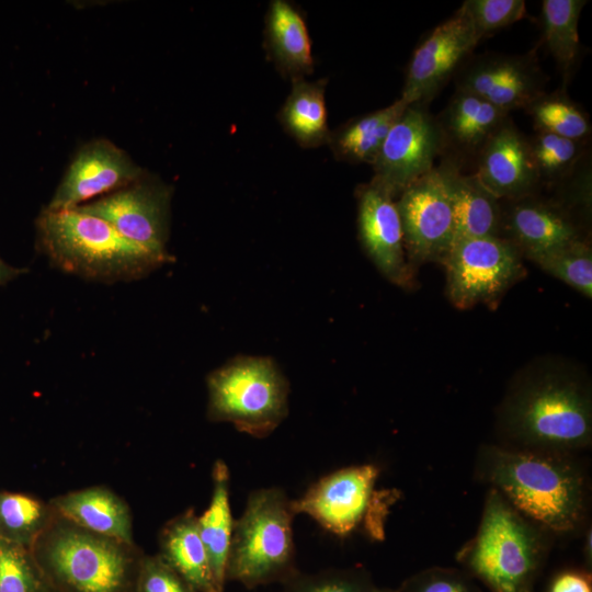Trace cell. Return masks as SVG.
I'll return each instance as SVG.
<instances>
[{
    "mask_svg": "<svg viewBox=\"0 0 592 592\" xmlns=\"http://www.w3.org/2000/svg\"><path fill=\"white\" fill-rule=\"evenodd\" d=\"M32 548L0 539V592H48Z\"/></svg>",
    "mask_w": 592,
    "mask_h": 592,
    "instance_id": "32",
    "label": "cell"
},
{
    "mask_svg": "<svg viewBox=\"0 0 592 592\" xmlns=\"http://www.w3.org/2000/svg\"><path fill=\"white\" fill-rule=\"evenodd\" d=\"M48 592H58L56 591L55 589L50 588V590Z\"/></svg>",
    "mask_w": 592,
    "mask_h": 592,
    "instance_id": "40",
    "label": "cell"
},
{
    "mask_svg": "<svg viewBox=\"0 0 592 592\" xmlns=\"http://www.w3.org/2000/svg\"><path fill=\"white\" fill-rule=\"evenodd\" d=\"M265 45L281 75L292 80L314 71L311 41L303 14L286 0H273L265 15Z\"/></svg>",
    "mask_w": 592,
    "mask_h": 592,
    "instance_id": "21",
    "label": "cell"
},
{
    "mask_svg": "<svg viewBox=\"0 0 592 592\" xmlns=\"http://www.w3.org/2000/svg\"><path fill=\"white\" fill-rule=\"evenodd\" d=\"M435 117L442 140L441 161L465 171L469 164L474 167L483 145L510 114L473 93L455 90Z\"/></svg>",
    "mask_w": 592,
    "mask_h": 592,
    "instance_id": "19",
    "label": "cell"
},
{
    "mask_svg": "<svg viewBox=\"0 0 592 592\" xmlns=\"http://www.w3.org/2000/svg\"><path fill=\"white\" fill-rule=\"evenodd\" d=\"M291 82V92L278 113L281 125L301 147L328 145L331 130L326 106L327 79L300 78Z\"/></svg>",
    "mask_w": 592,
    "mask_h": 592,
    "instance_id": "24",
    "label": "cell"
},
{
    "mask_svg": "<svg viewBox=\"0 0 592 592\" xmlns=\"http://www.w3.org/2000/svg\"><path fill=\"white\" fill-rule=\"evenodd\" d=\"M437 168L452 203L454 242L463 238L501 237V201L473 172L466 173L446 161H441Z\"/></svg>",
    "mask_w": 592,
    "mask_h": 592,
    "instance_id": "20",
    "label": "cell"
},
{
    "mask_svg": "<svg viewBox=\"0 0 592 592\" xmlns=\"http://www.w3.org/2000/svg\"><path fill=\"white\" fill-rule=\"evenodd\" d=\"M36 246L56 269L101 283L143 278L172 260L124 238L104 219L78 208L41 210Z\"/></svg>",
    "mask_w": 592,
    "mask_h": 592,
    "instance_id": "1",
    "label": "cell"
},
{
    "mask_svg": "<svg viewBox=\"0 0 592 592\" xmlns=\"http://www.w3.org/2000/svg\"><path fill=\"white\" fill-rule=\"evenodd\" d=\"M482 475L520 514L554 532L573 530L584 512L581 473L560 453L483 449Z\"/></svg>",
    "mask_w": 592,
    "mask_h": 592,
    "instance_id": "2",
    "label": "cell"
},
{
    "mask_svg": "<svg viewBox=\"0 0 592 592\" xmlns=\"http://www.w3.org/2000/svg\"><path fill=\"white\" fill-rule=\"evenodd\" d=\"M55 509L82 530L123 543H132V523L127 505L112 491L88 488L54 500Z\"/></svg>",
    "mask_w": 592,
    "mask_h": 592,
    "instance_id": "22",
    "label": "cell"
},
{
    "mask_svg": "<svg viewBox=\"0 0 592 592\" xmlns=\"http://www.w3.org/2000/svg\"><path fill=\"white\" fill-rule=\"evenodd\" d=\"M371 592H399L398 590H389V589H377V588H373L371 590Z\"/></svg>",
    "mask_w": 592,
    "mask_h": 592,
    "instance_id": "39",
    "label": "cell"
},
{
    "mask_svg": "<svg viewBox=\"0 0 592 592\" xmlns=\"http://www.w3.org/2000/svg\"><path fill=\"white\" fill-rule=\"evenodd\" d=\"M234 520L229 504V470L218 459L213 467V493L207 510L197 517L202 542L206 548L217 590L224 592Z\"/></svg>",
    "mask_w": 592,
    "mask_h": 592,
    "instance_id": "26",
    "label": "cell"
},
{
    "mask_svg": "<svg viewBox=\"0 0 592 592\" xmlns=\"http://www.w3.org/2000/svg\"><path fill=\"white\" fill-rule=\"evenodd\" d=\"M549 592H592L590 578L577 571L562 572L555 578Z\"/></svg>",
    "mask_w": 592,
    "mask_h": 592,
    "instance_id": "37",
    "label": "cell"
},
{
    "mask_svg": "<svg viewBox=\"0 0 592 592\" xmlns=\"http://www.w3.org/2000/svg\"><path fill=\"white\" fill-rule=\"evenodd\" d=\"M478 39L459 7L436 25L414 49L408 64L400 99L429 105L452 76L471 56Z\"/></svg>",
    "mask_w": 592,
    "mask_h": 592,
    "instance_id": "13",
    "label": "cell"
},
{
    "mask_svg": "<svg viewBox=\"0 0 592 592\" xmlns=\"http://www.w3.org/2000/svg\"><path fill=\"white\" fill-rule=\"evenodd\" d=\"M378 474L374 465L333 471L314 483L301 498L292 500V509L295 515L307 514L338 536L349 535L371 513Z\"/></svg>",
    "mask_w": 592,
    "mask_h": 592,
    "instance_id": "15",
    "label": "cell"
},
{
    "mask_svg": "<svg viewBox=\"0 0 592 592\" xmlns=\"http://www.w3.org/2000/svg\"><path fill=\"white\" fill-rule=\"evenodd\" d=\"M542 553L536 527L491 489L477 536L465 553L470 571L493 592H523L530 590Z\"/></svg>",
    "mask_w": 592,
    "mask_h": 592,
    "instance_id": "6",
    "label": "cell"
},
{
    "mask_svg": "<svg viewBox=\"0 0 592 592\" xmlns=\"http://www.w3.org/2000/svg\"><path fill=\"white\" fill-rule=\"evenodd\" d=\"M522 258L502 237L456 240L443 264L451 303L459 309L496 304L524 275Z\"/></svg>",
    "mask_w": 592,
    "mask_h": 592,
    "instance_id": "8",
    "label": "cell"
},
{
    "mask_svg": "<svg viewBox=\"0 0 592 592\" xmlns=\"http://www.w3.org/2000/svg\"><path fill=\"white\" fill-rule=\"evenodd\" d=\"M396 201L409 265L444 264L455 240L453 208L440 169L408 186Z\"/></svg>",
    "mask_w": 592,
    "mask_h": 592,
    "instance_id": "10",
    "label": "cell"
},
{
    "mask_svg": "<svg viewBox=\"0 0 592 592\" xmlns=\"http://www.w3.org/2000/svg\"><path fill=\"white\" fill-rule=\"evenodd\" d=\"M47 516L46 508L35 498L0 492V539L32 548Z\"/></svg>",
    "mask_w": 592,
    "mask_h": 592,
    "instance_id": "30",
    "label": "cell"
},
{
    "mask_svg": "<svg viewBox=\"0 0 592 592\" xmlns=\"http://www.w3.org/2000/svg\"><path fill=\"white\" fill-rule=\"evenodd\" d=\"M501 237L531 261L574 240L585 239L578 221L580 215L558 195L548 198L538 192L501 201Z\"/></svg>",
    "mask_w": 592,
    "mask_h": 592,
    "instance_id": "16",
    "label": "cell"
},
{
    "mask_svg": "<svg viewBox=\"0 0 592 592\" xmlns=\"http://www.w3.org/2000/svg\"><path fill=\"white\" fill-rule=\"evenodd\" d=\"M292 500L278 488L254 490L234 522L226 579L248 589L280 582L298 570L292 522Z\"/></svg>",
    "mask_w": 592,
    "mask_h": 592,
    "instance_id": "4",
    "label": "cell"
},
{
    "mask_svg": "<svg viewBox=\"0 0 592 592\" xmlns=\"http://www.w3.org/2000/svg\"><path fill=\"white\" fill-rule=\"evenodd\" d=\"M502 422L525 449L563 454L587 446L592 436L590 390L570 373L540 369L510 394Z\"/></svg>",
    "mask_w": 592,
    "mask_h": 592,
    "instance_id": "3",
    "label": "cell"
},
{
    "mask_svg": "<svg viewBox=\"0 0 592 592\" xmlns=\"http://www.w3.org/2000/svg\"><path fill=\"white\" fill-rule=\"evenodd\" d=\"M524 111L532 118L535 132L590 141L592 132L590 116L570 99L565 86L550 93L543 92Z\"/></svg>",
    "mask_w": 592,
    "mask_h": 592,
    "instance_id": "28",
    "label": "cell"
},
{
    "mask_svg": "<svg viewBox=\"0 0 592 592\" xmlns=\"http://www.w3.org/2000/svg\"><path fill=\"white\" fill-rule=\"evenodd\" d=\"M543 271L574 288L583 296H592V249L588 239L574 240L533 260Z\"/></svg>",
    "mask_w": 592,
    "mask_h": 592,
    "instance_id": "31",
    "label": "cell"
},
{
    "mask_svg": "<svg viewBox=\"0 0 592 592\" xmlns=\"http://www.w3.org/2000/svg\"><path fill=\"white\" fill-rule=\"evenodd\" d=\"M172 187L144 173L135 182L76 208L100 217L124 238L172 260L167 249Z\"/></svg>",
    "mask_w": 592,
    "mask_h": 592,
    "instance_id": "9",
    "label": "cell"
},
{
    "mask_svg": "<svg viewBox=\"0 0 592 592\" xmlns=\"http://www.w3.org/2000/svg\"><path fill=\"white\" fill-rule=\"evenodd\" d=\"M34 556L58 592H135L139 562L110 538L66 528Z\"/></svg>",
    "mask_w": 592,
    "mask_h": 592,
    "instance_id": "7",
    "label": "cell"
},
{
    "mask_svg": "<svg viewBox=\"0 0 592 592\" xmlns=\"http://www.w3.org/2000/svg\"><path fill=\"white\" fill-rule=\"evenodd\" d=\"M285 592H371L374 588L363 569H328L316 573L297 571L284 583Z\"/></svg>",
    "mask_w": 592,
    "mask_h": 592,
    "instance_id": "33",
    "label": "cell"
},
{
    "mask_svg": "<svg viewBox=\"0 0 592 592\" xmlns=\"http://www.w3.org/2000/svg\"><path fill=\"white\" fill-rule=\"evenodd\" d=\"M473 173L500 201L517 200L543 189L527 136L508 117L479 151Z\"/></svg>",
    "mask_w": 592,
    "mask_h": 592,
    "instance_id": "18",
    "label": "cell"
},
{
    "mask_svg": "<svg viewBox=\"0 0 592 592\" xmlns=\"http://www.w3.org/2000/svg\"><path fill=\"white\" fill-rule=\"evenodd\" d=\"M25 270L14 267L10 264H8L1 257H0V285H5L12 280L16 278L19 275L23 274Z\"/></svg>",
    "mask_w": 592,
    "mask_h": 592,
    "instance_id": "38",
    "label": "cell"
},
{
    "mask_svg": "<svg viewBox=\"0 0 592 592\" xmlns=\"http://www.w3.org/2000/svg\"><path fill=\"white\" fill-rule=\"evenodd\" d=\"M145 172L111 140L93 139L76 152L45 208H76L135 182Z\"/></svg>",
    "mask_w": 592,
    "mask_h": 592,
    "instance_id": "14",
    "label": "cell"
},
{
    "mask_svg": "<svg viewBox=\"0 0 592 592\" xmlns=\"http://www.w3.org/2000/svg\"><path fill=\"white\" fill-rule=\"evenodd\" d=\"M441 155L436 117L426 104H409L390 128L372 164L371 182L397 197L429 173Z\"/></svg>",
    "mask_w": 592,
    "mask_h": 592,
    "instance_id": "11",
    "label": "cell"
},
{
    "mask_svg": "<svg viewBox=\"0 0 592 592\" xmlns=\"http://www.w3.org/2000/svg\"><path fill=\"white\" fill-rule=\"evenodd\" d=\"M160 546L161 559L196 592H219L200 536L197 516L192 511L167 524L161 534Z\"/></svg>",
    "mask_w": 592,
    "mask_h": 592,
    "instance_id": "23",
    "label": "cell"
},
{
    "mask_svg": "<svg viewBox=\"0 0 592 592\" xmlns=\"http://www.w3.org/2000/svg\"><path fill=\"white\" fill-rule=\"evenodd\" d=\"M538 45L524 54L488 52L469 56L455 73L456 90L473 93L510 114L545 92L547 76Z\"/></svg>",
    "mask_w": 592,
    "mask_h": 592,
    "instance_id": "12",
    "label": "cell"
},
{
    "mask_svg": "<svg viewBox=\"0 0 592 592\" xmlns=\"http://www.w3.org/2000/svg\"><path fill=\"white\" fill-rule=\"evenodd\" d=\"M399 592H479L463 573L444 568H432L408 579Z\"/></svg>",
    "mask_w": 592,
    "mask_h": 592,
    "instance_id": "36",
    "label": "cell"
},
{
    "mask_svg": "<svg viewBox=\"0 0 592 592\" xmlns=\"http://www.w3.org/2000/svg\"><path fill=\"white\" fill-rule=\"evenodd\" d=\"M585 0H544L540 10L542 42L563 78L570 80L581 54L579 19Z\"/></svg>",
    "mask_w": 592,
    "mask_h": 592,
    "instance_id": "27",
    "label": "cell"
},
{
    "mask_svg": "<svg viewBox=\"0 0 592 592\" xmlns=\"http://www.w3.org/2000/svg\"><path fill=\"white\" fill-rule=\"evenodd\" d=\"M407 106L398 99L388 106L351 118L331 132L328 145L333 156L340 161L372 166L390 128Z\"/></svg>",
    "mask_w": 592,
    "mask_h": 592,
    "instance_id": "25",
    "label": "cell"
},
{
    "mask_svg": "<svg viewBox=\"0 0 592 592\" xmlns=\"http://www.w3.org/2000/svg\"><path fill=\"white\" fill-rule=\"evenodd\" d=\"M531 156L542 186L554 187L590 155L589 141H579L544 132L527 136Z\"/></svg>",
    "mask_w": 592,
    "mask_h": 592,
    "instance_id": "29",
    "label": "cell"
},
{
    "mask_svg": "<svg viewBox=\"0 0 592 592\" xmlns=\"http://www.w3.org/2000/svg\"><path fill=\"white\" fill-rule=\"evenodd\" d=\"M460 8L479 41L526 16L524 0H466Z\"/></svg>",
    "mask_w": 592,
    "mask_h": 592,
    "instance_id": "34",
    "label": "cell"
},
{
    "mask_svg": "<svg viewBox=\"0 0 592 592\" xmlns=\"http://www.w3.org/2000/svg\"><path fill=\"white\" fill-rule=\"evenodd\" d=\"M360 241L376 269L392 284L412 285L395 197L368 182L356 190Z\"/></svg>",
    "mask_w": 592,
    "mask_h": 592,
    "instance_id": "17",
    "label": "cell"
},
{
    "mask_svg": "<svg viewBox=\"0 0 592 592\" xmlns=\"http://www.w3.org/2000/svg\"><path fill=\"white\" fill-rule=\"evenodd\" d=\"M207 415L254 437L271 434L288 413V383L275 362L238 356L207 376Z\"/></svg>",
    "mask_w": 592,
    "mask_h": 592,
    "instance_id": "5",
    "label": "cell"
},
{
    "mask_svg": "<svg viewBox=\"0 0 592 592\" xmlns=\"http://www.w3.org/2000/svg\"><path fill=\"white\" fill-rule=\"evenodd\" d=\"M523 592H531V591H530V590H525V591H523Z\"/></svg>",
    "mask_w": 592,
    "mask_h": 592,
    "instance_id": "41",
    "label": "cell"
},
{
    "mask_svg": "<svg viewBox=\"0 0 592 592\" xmlns=\"http://www.w3.org/2000/svg\"><path fill=\"white\" fill-rule=\"evenodd\" d=\"M135 592H196L160 556L139 561Z\"/></svg>",
    "mask_w": 592,
    "mask_h": 592,
    "instance_id": "35",
    "label": "cell"
}]
</instances>
